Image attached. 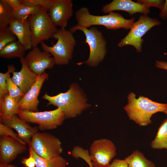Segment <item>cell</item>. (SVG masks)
I'll return each instance as SVG.
<instances>
[{"label": "cell", "mask_w": 167, "mask_h": 167, "mask_svg": "<svg viewBox=\"0 0 167 167\" xmlns=\"http://www.w3.org/2000/svg\"><path fill=\"white\" fill-rule=\"evenodd\" d=\"M42 98L48 101L47 105H52L60 108L66 118H75L90 106L86 102L85 96L75 84H72L66 92L54 96L45 93Z\"/></svg>", "instance_id": "1"}, {"label": "cell", "mask_w": 167, "mask_h": 167, "mask_svg": "<svg viewBox=\"0 0 167 167\" xmlns=\"http://www.w3.org/2000/svg\"><path fill=\"white\" fill-rule=\"evenodd\" d=\"M127 104L124 107L130 120L140 126L151 124L152 115L158 112H163L167 109V104L154 101L142 96L136 98V95L130 93Z\"/></svg>", "instance_id": "2"}, {"label": "cell", "mask_w": 167, "mask_h": 167, "mask_svg": "<svg viewBox=\"0 0 167 167\" xmlns=\"http://www.w3.org/2000/svg\"><path fill=\"white\" fill-rule=\"evenodd\" d=\"M77 25L86 28L94 25H102L107 29L116 30L123 28L131 29L134 23L135 18H125L121 14L111 12L108 14L96 15L90 13L85 7L80 8L75 13Z\"/></svg>", "instance_id": "3"}, {"label": "cell", "mask_w": 167, "mask_h": 167, "mask_svg": "<svg viewBox=\"0 0 167 167\" xmlns=\"http://www.w3.org/2000/svg\"><path fill=\"white\" fill-rule=\"evenodd\" d=\"M54 38L57 39L55 44L49 46L42 42L41 43V48L53 56L55 64H68L72 58L76 44L73 33L65 28H60L58 29Z\"/></svg>", "instance_id": "4"}, {"label": "cell", "mask_w": 167, "mask_h": 167, "mask_svg": "<svg viewBox=\"0 0 167 167\" xmlns=\"http://www.w3.org/2000/svg\"><path fill=\"white\" fill-rule=\"evenodd\" d=\"M82 32L85 36V42L89 47V54L85 63L90 66H96L102 61L107 52V42L102 32L95 27L90 28L78 25L73 26L70 31L73 33L77 30Z\"/></svg>", "instance_id": "5"}, {"label": "cell", "mask_w": 167, "mask_h": 167, "mask_svg": "<svg viewBox=\"0 0 167 167\" xmlns=\"http://www.w3.org/2000/svg\"><path fill=\"white\" fill-rule=\"evenodd\" d=\"M48 11L43 7L37 13L28 18L31 32L32 48L37 46L44 40L54 38L58 30Z\"/></svg>", "instance_id": "6"}, {"label": "cell", "mask_w": 167, "mask_h": 167, "mask_svg": "<svg viewBox=\"0 0 167 167\" xmlns=\"http://www.w3.org/2000/svg\"><path fill=\"white\" fill-rule=\"evenodd\" d=\"M17 114L26 122L38 124V129L41 131L56 129L62 124L66 118L64 113L60 108L43 112L19 111Z\"/></svg>", "instance_id": "7"}, {"label": "cell", "mask_w": 167, "mask_h": 167, "mask_svg": "<svg viewBox=\"0 0 167 167\" xmlns=\"http://www.w3.org/2000/svg\"><path fill=\"white\" fill-rule=\"evenodd\" d=\"M161 23L156 19L151 18L147 15H141L134 22L128 34L118 44L119 47L126 45L134 46L137 52L142 51L143 36L152 27L160 25Z\"/></svg>", "instance_id": "8"}, {"label": "cell", "mask_w": 167, "mask_h": 167, "mask_svg": "<svg viewBox=\"0 0 167 167\" xmlns=\"http://www.w3.org/2000/svg\"><path fill=\"white\" fill-rule=\"evenodd\" d=\"M28 145L37 155L46 159L60 156L63 151L59 139L47 132L36 133Z\"/></svg>", "instance_id": "9"}, {"label": "cell", "mask_w": 167, "mask_h": 167, "mask_svg": "<svg viewBox=\"0 0 167 167\" xmlns=\"http://www.w3.org/2000/svg\"><path fill=\"white\" fill-rule=\"evenodd\" d=\"M89 153L93 167H109L116 155V148L111 140L101 138L93 141Z\"/></svg>", "instance_id": "10"}, {"label": "cell", "mask_w": 167, "mask_h": 167, "mask_svg": "<svg viewBox=\"0 0 167 167\" xmlns=\"http://www.w3.org/2000/svg\"><path fill=\"white\" fill-rule=\"evenodd\" d=\"M32 48L24 58L29 69L38 75L45 73L46 69L52 68L55 62L51 55L41 51L37 46Z\"/></svg>", "instance_id": "11"}, {"label": "cell", "mask_w": 167, "mask_h": 167, "mask_svg": "<svg viewBox=\"0 0 167 167\" xmlns=\"http://www.w3.org/2000/svg\"><path fill=\"white\" fill-rule=\"evenodd\" d=\"M73 3L71 0H53L48 14L54 25L65 28L72 16Z\"/></svg>", "instance_id": "12"}, {"label": "cell", "mask_w": 167, "mask_h": 167, "mask_svg": "<svg viewBox=\"0 0 167 167\" xmlns=\"http://www.w3.org/2000/svg\"><path fill=\"white\" fill-rule=\"evenodd\" d=\"M48 76V74L45 72L38 75L34 84L19 102V111H38V97L42 85Z\"/></svg>", "instance_id": "13"}, {"label": "cell", "mask_w": 167, "mask_h": 167, "mask_svg": "<svg viewBox=\"0 0 167 167\" xmlns=\"http://www.w3.org/2000/svg\"><path fill=\"white\" fill-rule=\"evenodd\" d=\"M25 145L9 137L0 136V163L10 164L18 155L24 152Z\"/></svg>", "instance_id": "14"}, {"label": "cell", "mask_w": 167, "mask_h": 167, "mask_svg": "<svg viewBox=\"0 0 167 167\" xmlns=\"http://www.w3.org/2000/svg\"><path fill=\"white\" fill-rule=\"evenodd\" d=\"M150 7L144 5L131 0H113L102 6L101 11L105 14L115 11L120 10L127 12L130 15L137 13L147 15L150 12Z\"/></svg>", "instance_id": "15"}, {"label": "cell", "mask_w": 167, "mask_h": 167, "mask_svg": "<svg viewBox=\"0 0 167 167\" xmlns=\"http://www.w3.org/2000/svg\"><path fill=\"white\" fill-rule=\"evenodd\" d=\"M8 27L27 50L32 48L31 32L28 18L17 19L13 17Z\"/></svg>", "instance_id": "16"}, {"label": "cell", "mask_w": 167, "mask_h": 167, "mask_svg": "<svg viewBox=\"0 0 167 167\" xmlns=\"http://www.w3.org/2000/svg\"><path fill=\"white\" fill-rule=\"evenodd\" d=\"M21 65L20 70L12 73L11 79L24 94L35 82L38 75L28 67L24 58L20 59Z\"/></svg>", "instance_id": "17"}, {"label": "cell", "mask_w": 167, "mask_h": 167, "mask_svg": "<svg viewBox=\"0 0 167 167\" xmlns=\"http://www.w3.org/2000/svg\"><path fill=\"white\" fill-rule=\"evenodd\" d=\"M0 120V122L15 129L19 137L26 144H29L33 136L38 132L37 127L31 126L17 115L10 119Z\"/></svg>", "instance_id": "18"}, {"label": "cell", "mask_w": 167, "mask_h": 167, "mask_svg": "<svg viewBox=\"0 0 167 167\" xmlns=\"http://www.w3.org/2000/svg\"><path fill=\"white\" fill-rule=\"evenodd\" d=\"M19 111L18 101L9 95L0 98V120L10 119Z\"/></svg>", "instance_id": "19"}, {"label": "cell", "mask_w": 167, "mask_h": 167, "mask_svg": "<svg viewBox=\"0 0 167 167\" xmlns=\"http://www.w3.org/2000/svg\"><path fill=\"white\" fill-rule=\"evenodd\" d=\"M26 49L18 40L6 45L0 50V57L5 58H24Z\"/></svg>", "instance_id": "20"}, {"label": "cell", "mask_w": 167, "mask_h": 167, "mask_svg": "<svg viewBox=\"0 0 167 167\" xmlns=\"http://www.w3.org/2000/svg\"><path fill=\"white\" fill-rule=\"evenodd\" d=\"M29 151L34 157L36 167H66L68 165L66 160L61 156L46 159L39 156L30 147Z\"/></svg>", "instance_id": "21"}, {"label": "cell", "mask_w": 167, "mask_h": 167, "mask_svg": "<svg viewBox=\"0 0 167 167\" xmlns=\"http://www.w3.org/2000/svg\"><path fill=\"white\" fill-rule=\"evenodd\" d=\"M125 159L129 167H156L152 161L147 159L143 154L138 150L134 151Z\"/></svg>", "instance_id": "22"}, {"label": "cell", "mask_w": 167, "mask_h": 167, "mask_svg": "<svg viewBox=\"0 0 167 167\" xmlns=\"http://www.w3.org/2000/svg\"><path fill=\"white\" fill-rule=\"evenodd\" d=\"M150 146L154 149H167V118L164 120L158 128Z\"/></svg>", "instance_id": "23"}, {"label": "cell", "mask_w": 167, "mask_h": 167, "mask_svg": "<svg viewBox=\"0 0 167 167\" xmlns=\"http://www.w3.org/2000/svg\"><path fill=\"white\" fill-rule=\"evenodd\" d=\"M13 10L5 0H0V29L8 27L13 17Z\"/></svg>", "instance_id": "24"}, {"label": "cell", "mask_w": 167, "mask_h": 167, "mask_svg": "<svg viewBox=\"0 0 167 167\" xmlns=\"http://www.w3.org/2000/svg\"><path fill=\"white\" fill-rule=\"evenodd\" d=\"M43 7L40 6H29L22 4L18 9L13 11V17L17 19L28 18L29 16L37 13Z\"/></svg>", "instance_id": "25"}, {"label": "cell", "mask_w": 167, "mask_h": 167, "mask_svg": "<svg viewBox=\"0 0 167 167\" xmlns=\"http://www.w3.org/2000/svg\"><path fill=\"white\" fill-rule=\"evenodd\" d=\"M6 84L8 95L19 102L24 94L13 82L11 77L10 74L7 77Z\"/></svg>", "instance_id": "26"}, {"label": "cell", "mask_w": 167, "mask_h": 167, "mask_svg": "<svg viewBox=\"0 0 167 167\" xmlns=\"http://www.w3.org/2000/svg\"><path fill=\"white\" fill-rule=\"evenodd\" d=\"M15 34L8 26L0 29V50L8 44L17 40Z\"/></svg>", "instance_id": "27"}, {"label": "cell", "mask_w": 167, "mask_h": 167, "mask_svg": "<svg viewBox=\"0 0 167 167\" xmlns=\"http://www.w3.org/2000/svg\"><path fill=\"white\" fill-rule=\"evenodd\" d=\"M15 68L13 65L8 66L7 71L5 73H0V98L8 95L6 80L8 75L15 71Z\"/></svg>", "instance_id": "28"}, {"label": "cell", "mask_w": 167, "mask_h": 167, "mask_svg": "<svg viewBox=\"0 0 167 167\" xmlns=\"http://www.w3.org/2000/svg\"><path fill=\"white\" fill-rule=\"evenodd\" d=\"M72 156L75 159L81 158L84 160L88 164L89 167L93 166L89 151L79 146L74 147L71 152Z\"/></svg>", "instance_id": "29"}, {"label": "cell", "mask_w": 167, "mask_h": 167, "mask_svg": "<svg viewBox=\"0 0 167 167\" xmlns=\"http://www.w3.org/2000/svg\"><path fill=\"white\" fill-rule=\"evenodd\" d=\"M0 136L9 137L25 145L26 144L19 137L18 135L14 132L12 128L1 122L0 123Z\"/></svg>", "instance_id": "30"}, {"label": "cell", "mask_w": 167, "mask_h": 167, "mask_svg": "<svg viewBox=\"0 0 167 167\" xmlns=\"http://www.w3.org/2000/svg\"><path fill=\"white\" fill-rule=\"evenodd\" d=\"M53 0H20L22 4L29 6H40L48 11L50 8Z\"/></svg>", "instance_id": "31"}, {"label": "cell", "mask_w": 167, "mask_h": 167, "mask_svg": "<svg viewBox=\"0 0 167 167\" xmlns=\"http://www.w3.org/2000/svg\"><path fill=\"white\" fill-rule=\"evenodd\" d=\"M165 1L163 0H138L137 2L144 5L150 7L154 6L161 10L162 9Z\"/></svg>", "instance_id": "32"}, {"label": "cell", "mask_w": 167, "mask_h": 167, "mask_svg": "<svg viewBox=\"0 0 167 167\" xmlns=\"http://www.w3.org/2000/svg\"><path fill=\"white\" fill-rule=\"evenodd\" d=\"M29 157L23 158L21 162L27 167H35L36 163L34 157L31 152L29 151Z\"/></svg>", "instance_id": "33"}, {"label": "cell", "mask_w": 167, "mask_h": 167, "mask_svg": "<svg viewBox=\"0 0 167 167\" xmlns=\"http://www.w3.org/2000/svg\"><path fill=\"white\" fill-rule=\"evenodd\" d=\"M109 167H129L126 161L118 159H114Z\"/></svg>", "instance_id": "34"}, {"label": "cell", "mask_w": 167, "mask_h": 167, "mask_svg": "<svg viewBox=\"0 0 167 167\" xmlns=\"http://www.w3.org/2000/svg\"><path fill=\"white\" fill-rule=\"evenodd\" d=\"M13 11L18 9L21 5L20 0H5Z\"/></svg>", "instance_id": "35"}, {"label": "cell", "mask_w": 167, "mask_h": 167, "mask_svg": "<svg viewBox=\"0 0 167 167\" xmlns=\"http://www.w3.org/2000/svg\"><path fill=\"white\" fill-rule=\"evenodd\" d=\"M159 16L162 20H165L167 19V0H166L165 1L159 13Z\"/></svg>", "instance_id": "36"}, {"label": "cell", "mask_w": 167, "mask_h": 167, "mask_svg": "<svg viewBox=\"0 0 167 167\" xmlns=\"http://www.w3.org/2000/svg\"><path fill=\"white\" fill-rule=\"evenodd\" d=\"M156 66L158 68L167 70V62L162 61H156Z\"/></svg>", "instance_id": "37"}, {"label": "cell", "mask_w": 167, "mask_h": 167, "mask_svg": "<svg viewBox=\"0 0 167 167\" xmlns=\"http://www.w3.org/2000/svg\"><path fill=\"white\" fill-rule=\"evenodd\" d=\"M0 167H17L16 165L10 164H3L0 163Z\"/></svg>", "instance_id": "38"}, {"label": "cell", "mask_w": 167, "mask_h": 167, "mask_svg": "<svg viewBox=\"0 0 167 167\" xmlns=\"http://www.w3.org/2000/svg\"><path fill=\"white\" fill-rule=\"evenodd\" d=\"M163 112L165 113L167 115V109L164 110Z\"/></svg>", "instance_id": "39"}]
</instances>
